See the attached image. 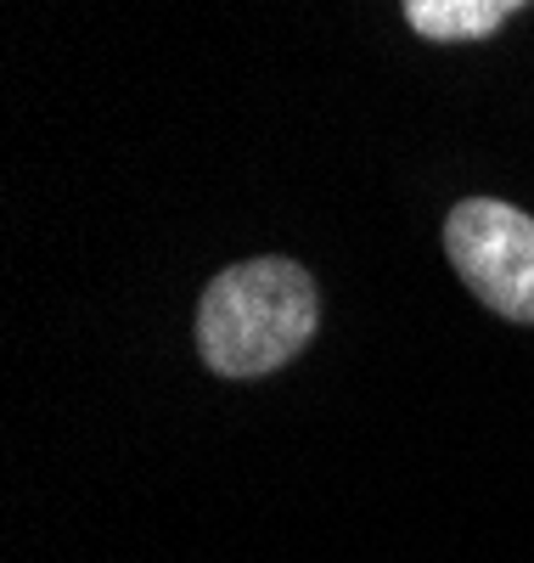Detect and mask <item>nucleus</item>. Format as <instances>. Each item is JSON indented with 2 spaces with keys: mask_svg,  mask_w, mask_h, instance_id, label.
<instances>
[{
  "mask_svg": "<svg viewBox=\"0 0 534 563\" xmlns=\"http://www.w3.org/2000/svg\"><path fill=\"white\" fill-rule=\"evenodd\" d=\"M315 333V282L293 260H242L220 271L198 310V350L220 378H259Z\"/></svg>",
  "mask_w": 534,
  "mask_h": 563,
  "instance_id": "1",
  "label": "nucleus"
},
{
  "mask_svg": "<svg viewBox=\"0 0 534 563\" xmlns=\"http://www.w3.org/2000/svg\"><path fill=\"white\" fill-rule=\"evenodd\" d=\"M445 249L467 288L507 321H534V220L496 198H467L445 220Z\"/></svg>",
  "mask_w": 534,
  "mask_h": 563,
  "instance_id": "2",
  "label": "nucleus"
},
{
  "mask_svg": "<svg viewBox=\"0 0 534 563\" xmlns=\"http://www.w3.org/2000/svg\"><path fill=\"white\" fill-rule=\"evenodd\" d=\"M518 7L523 0H405V18L422 40H483Z\"/></svg>",
  "mask_w": 534,
  "mask_h": 563,
  "instance_id": "3",
  "label": "nucleus"
}]
</instances>
